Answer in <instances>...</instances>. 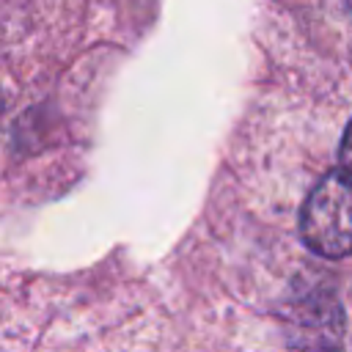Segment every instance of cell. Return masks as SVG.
Wrapping results in <instances>:
<instances>
[{
    "mask_svg": "<svg viewBox=\"0 0 352 352\" xmlns=\"http://www.w3.org/2000/svg\"><path fill=\"white\" fill-rule=\"evenodd\" d=\"M349 8H352V0H349Z\"/></svg>",
    "mask_w": 352,
    "mask_h": 352,
    "instance_id": "277c9868",
    "label": "cell"
},
{
    "mask_svg": "<svg viewBox=\"0 0 352 352\" xmlns=\"http://www.w3.org/2000/svg\"><path fill=\"white\" fill-rule=\"evenodd\" d=\"M300 236L322 258L352 253V168H336L319 179L300 212Z\"/></svg>",
    "mask_w": 352,
    "mask_h": 352,
    "instance_id": "6da1fadb",
    "label": "cell"
},
{
    "mask_svg": "<svg viewBox=\"0 0 352 352\" xmlns=\"http://www.w3.org/2000/svg\"><path fill=\"white\" fill-rule=\"evenodd\" d=\"M0 118H3V102H0Z\"/></svg>",
    "mask_w": 352,
    "mask_h": 352,
    "instance_id": "3957f363",
    "label": "cell"
},
{
    "mask_svg": "<svg viewBox=\"0 0 352 352\" xmlns=\"http://www.w3.org/2000/svg\"><path fill=\"white\" fill-rule=\"evenodd\" d=\"M338 157H341V165L344 168H352V121L341 138V148H338Z\"/></svg>",
    "mask_w": 352,
    "mask_h": 352,
    "instance_id": "7a4b0ae2",
    "label": "cell"
}]
</instances>
